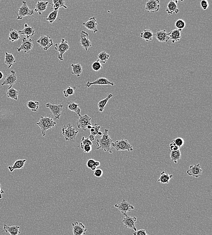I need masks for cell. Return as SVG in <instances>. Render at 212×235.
<instances>
[{
  "label": "cell",
  "mask_w": 212,
  "mask_h": 235,
  "mask_svg": "<svg viewBox=\"0 0 212 235\" xmlns=\"http://www.w3.org/2000/svg\"><path fill=\"white\" fill-rule=\"evenodd\" d=\"M98 85L102 86V85H111L113 86L114 85L113 82L108 81V79L104 77H100L96 79L95 81L90 82V81H88L86 83V86L87 88H89L92 85Z\"/></svg>",
  "instance_id": "obj_18"
},
{
  "label": "cell",
  "mask_w": 212,
  "mask_h": 235,
  "mask_svg": "<svg viewBox=\"0 0 212 235\" xmlns=\"http://www.w3.org/2000/svg\"><path fill=\"white\" fill-rule=\"evenodd\" d=\"M133 234L134 235H148L146 233V232L144 229L139 230L134 232Z\"/></svg>",
  "instance_id": "obj_51"
},
{
  "label": "cell",
  "mask_w": 212,
  "mask_h": 235,
  "mask_svg": "<svg viewBox=\"0 0 212 235\" xmlns=\"http://www.w3.org/2000/svg\"><path fill=\"white\" fill-rule=\"evenodd\" d=\"M52 2H53L52 4L53 7L52 8H51V10L53 9L54 11L59 10V9L61 7H63L66 9L68 8L67 6H65L64 1L63 0H53Z\"/></svg>",
  "instance_id": "obj_33"
},
{
  "label": "cell",
  "mask_w": 212,
  "mask_h": 235,
  "mask_svg": "<svg viewBox=\"0 0 212 235\" xmlns=\"http://www.w3.org/2000/svg\"><path fill=\"white\" fill-rule=\"evenodd\" d=\"M19 94V92L18 90L13 88L12 86H10L7 91V95L8 98L14 100H18V96Z\"/></svg>",
  "instance_id": "obj_31"
},
{
  "label": "cell",
  "mask_w": 212,
  "mask_h": 235,
  "mask_svg": "<svg viewBox=\"0 0 212 235\" xmlns=\"http://www.w3.org/2000/svg\"><path fill=\"white\" fill-rule=\"evenodd\" d=\"M100 126L98 123H95L92 126L91 129H90V134L93 135L94 136H96L97 133L100 130Z\"/></svg>",
  "instance_id": "obj_42"
},
{
  "label": "cell",
  "mask_w": 212,
  "mask_h": 235,
  "mask_svg": "<svg viewBox=\"0 0 212 235\" xmlns=\"http://www.w3.org/2000/svg\"><path fill=\"white\" fill-rule=\"evenodd\" d=\"M200 6L204 10H206L209 7V2L207 0H202L201 1Z\"/></svg>",
  "instance_id": "obj_47"
},
{
  "label": "cell",
  "mask_w": 212,
  "mask_h": 235,
  "mask_svg": "<svg viewBox=\"0 0 212 235\" xmlns=\"http://www.w3.org/2000/svg\"><path fill=\"white\" fill-rule=\"evenodd\" d=\"M4 193V191L2 189V186H1V183H0V199H2V194Z\"/></svg>",
  "instance_id": "obj_52"
},
{
  "label": "cell",
  "mask_w": 212,
  "mask_h": 235,
  "mask_svg": "<svg viewBox=\"0 0 212 235\" xmlns=\"http://www.w3.org/2000/svg\"><path fill=\"white\" fill-rule=\"evenodd\" d=\"M80 44L81 45L86 51L91 47V43L89 38H88V34L87 32L82 31L80 34Z\"/></svg>",
  "instance_id": "obj_16"
},
{
  "label": "cell",
  "mask_w": 212,
  "mask_h": 235,
  "mask_svg": "<svg viewBox=\"0 0 212 235\" xmlns=\"http://www.w3.org/2000/svg\"><path fill=\"white\" fill-rule=\"evenodd\" d=\"M72 226L73 235H84L87 231L82 223H79L78 222L72 223Z\"/></svg>",
  "instance_id": "obj_14"
},
{
  "label": "cell",
  "mask_w": 212,
  "mask_h": 235,
  "mask_svg": "<svg viewBox=\"0 0 212 235\" xmlns=\"http://www.w3.org/2000/svg\"><path fill=\"white\" fill-rule=\"evenodd\" d=\"M182 30L175 29L169 33L170 40H171L172 43L174 44L178 42L181 39V32Z\"/></svg>",
  "instance_id": "obj_24"
},
{
  "label": "cell",
  "mask_w": 212,
  "mask_h": 235,
  "mask_svg": "<svg viewBox=\"0 0 212 235\" xmlns=\"http://www.w3.org/2000/svg\"><path fill=\"white\" fill-rule=\"evenodd\" d=\"M113 96V95L111 94H108L107 95V97L105 98V99H102V100H100L99 101V103L98 104V108H99V111L100 112H102L104 111L105 106H106V104L108 103V100Z\"/></svg>",
  "instance_id": "obj_34"
},
{
  "label": "cell",
  "mask_w": 212,
  "mask_h": 235,
  "mask_svg": "<svg viewBox=\"0 0 212 235\" xmlns=\"http://www.w3.org/2000/svg\"><path fill=\"white\" fill-rule=\"evenodd\" d=\"M200 166V164L190 165L189 168L187 170V174L189 176L193 177H200L202 173V169Z\"/></svg>",
  "instance_id": "obj_13"
},
{
  "label": "cell",
  "mask_w": 212,
  "mask_h": 235,
  "mask_svg": "<svg viewBox=\"0 0 212 235\" xmlns=\"http://www.w3.org/2000/svg\"><path fill=\"white\" fill-rule=\"evenodd\" d=\"M69 48L70 46L68 45V41L64 39L61 40V43L55 44V50L59 53L58 59L60 61H63V54L69 50Z\"/></svg>",
  "instance_id": "obj_5"
},
{
  "label": "cell",
  "mask_w": 212,
  "mask_h": 235,
  "mask_svg": "<svg viewBox=\"0 0 212 235\" xmlns=\"http://www.w3.org/2000/svg\"><path fill=\"white\" fill-rule=\"evenodd\" d=\"M16 62V59L12 54H9L7 52H5V63L8 66V69L11 68L13 64Z\"/></svg>",
  "instance_id": "obj_29"
},
{
  "label": "cell",
  "mask_w": 212,
  "mask_h": 235,
  "mask_svg": "<svg viewBox=\"0 0 212 235\" xmlns=\"http://www.w3.org/2000/svg\"><path fill=\"white\" fill-rule=\"evenodd\" d=\"M92 68L95 72H98L102 68L101 63L98 60L95 61L92 64Z\"/></svg>",
  "instance_id": "obj_44"
},
{
  "label": "cell",
  "mask_w": 212,
  "mask_h": 235,
  "mask_svg": "<svg viewBox=\"0 0 212 235\" xmlns=\"http://www.w3.org/2000/svg\"><path fill=\"white\" fill-rule=\"evenodd\" d=\"M37 42L45 51H47L53 45V40L49 36L42 35L37 40Z\"/></svg>",
  "instance_id": "obj_10"
},
{
  "label": "cell",
  "mask_w": 212,
  "mask_h": 235,
  "mask_svg": "<svg viewBox=\"0 0 212 235\" xmlns=\"http://www.w3.org/2000/svg\"><path fill=\"white\" fill-rule=\"evenodd\" d=\"M170 158L171 161H173L175 163H177L181 158L180 150L171 151L170 154Z\"/></svg>",
  "instance_id": "obj_37"
},
{
  "label": "cell",
  "mask_w": 212,
  "mask_h": 235,
  "mask_svg": "<svg viewBox=\"0 0 212 235\" xmlns=\"http://www.w3.org/2000/svg\"><path fill=\"white\" fill-rule=\"evenodd\" d=\"M177 2L176 1H170L168 3L166 11L169 15H175L180 13Z\"/></svg>",
  "instance_id": "obj_20"
},
{
  "label": "cell",
  "mask_w": 212,
  "mask_h": 235,
  "mask_svg": "<svg viewBox=\"0 0 212 235\" xmlns=\"http://www.w3.org/2000/svg\"><path fill=\"white\" fill-rule=\"evenodd\" d=\"M91 127H92V125H88V126L87 127V129H91Z\"/></svg>",
  "instance_id": "obj_56"
},
{
  "label": "cell",
  "mask_w": 212,
  "mask_h": 235,
  "mask_svg": "<svg viewBox=\"0 0 212 235\" xmlns=\"http://www.w3.org/2000/svg\"><path fill=\"white\" fill-rule=\"evenodd\" d=\"M20 39V34L18 33V31L14 29H11L9 35V41L13 42L18 41Z\"/></svg>",
  "instance_id": "obj_35"
},
{
  "label": "cell",
  "mask_w": 212,
  "mask_h": 235,
  "mask_svg": "<svg viewBox=\"0 0 212 235\" xmlns=\"http://www.w3.org/2000/svg\"><path fill=\"white\" fill-rule=\"evenodd\" d=\"M39 104H40V103L38 101L30 100V101L27 102V106L28 108L31 109L33 112H36L38 110V108H39Z\"/></svg>",
  "instance_id": "obj_36"
},
{
  "label": "cell",
  "mask_w": 212,
  "mask_h": 235,
  "mask_svg": "<svg viewBox=\"0 0 212 235\" xmlns=\"http://www.w3.org/2000/svg\"><path fill=\"white\" fill-rule=\"evenodd\" d=\"M72 68V74L76 75L77 77H79L82 72V67L80 63L72 64L71 65Z\"/></svg>",
  "instance_id": "obj_32"
},
{
  "label": "cell",
  "mask_w": 212,
  "mask_h": 235,
  "mask_svg": "<svg viewBox=\"0 0 212 235\" xmlns=\"http://www.w3.org/2000/svg\"><path fill=\"white\" fill-rule=\"evenodd\" d=\"M26 161V159L18 160L15 161L12 166H9L8 168L11 172H12L15 170L22 169L24 167Z\"/></svg>",
  "instance_id": "obj_26"
},
{
  "label": "cell",
  "mask_w": 212,
  "mask_h": 235,
  "mask_svg": "<svg viewBox=\"0 0 212 235\" xmlns=\"http://www.w3.org/2000/svg\"><path fill=\"white\" fill-rule=\"evenodd\" d=\"M108 129H105L104 132L102 133V137L97 139L95 141V144L98 146L96 150L102 149L105 152L112 153L111 146L113 142V139H111L108 134Z\"/></svg>",
  "instance_id": "obj_1"
},
{
  "label": "cell",
  "mask_w": 212,
  "mask_h": 235,
  "mask_svg": "<svg viewBox=\"0 0 212 235\" xmlns=\"http://www.w3.org/2000/svg\"><path fill=\"white\" fill-rule=\"evenodd\" d=\"M111 146L116 151H133L132 146L127 140L122 139L116 141L114 142H112Z\"/></svg>",
  "instance_id": "obj_4"
},
{
  "label": "cell",
  "mask_w": 212,
  "mask_h": 235,
  "mask_svg": "<svg viewBox=\"0 0 212 235\" xmlns=\"http://www.w3.org/2000/svg\"><path fill=\"white\" fill-rule=\"evenodd\" d=\"M4 74L2 72H0V80H2Z\"/></svg>",
  "instance_id": "obj_55"
},
{
  "label": "cell",
  "mask_w": 212,
  "mask_h": 235,
  "mask_svg": "<svg viewBox=\"0 0 212 235\" xmlns=\"http://www.w3.org/2000/svg\"><path fill=\"white\" fill-rule=\"evenodd\" d=\"M89 138V140H90V141H93L95 140V136H94L93 135L90 134V135L89 136V138Z\"/></svg>",
  "instance_id": "obj_53"
},
{
  "label": "cell",
  "mask_w": 212,
  "mask_h": 235,
  "mask_svg": "<svg viewBox=\"0 0 212 235\" xmlns=\"http://www.w3.org/2000/svg\"><path fill=\"white\" fill-rule=\"evenodd\" d=\"M109 58V55L105 51H102L100 52L98 55V60L101 63L104 64L107 62V60Z\"/></svg>",
  "instance_id": "obj_38"
},
{
  "label": "cell",
  "mask_w": 212,
  "mask_h": 235,
  "mask_svg": "<svg viewBox=\"0 0 212 235\" xmlns=\"http://www.w3.org/2000/svg\"><path fill=\"white\" fill-rule=\"evenodd\" d=\"M59 10H56L51 12L49 14L48 17L46 18V20L48 21L50 23H53L57 19L58 17Z\"/></svg>",
  "instance_id": "obj_39"
},
{
  "label": "cell",
  "mask_w": 212,
  "mask_h": 235,
  "mask_svg": "<svg viewBox=\"0 0 212 235\" xmlns=\"http://www.w3.org/2000/svg\"><path fill=\"white\" fill-rule=\"evenodd\" d=\"M49 2L44 1H39L36 5L35 11L38 13L39 15H42V13L47 9V6L49 4Z\"/></svg>",
  "instance_id": "obj_25"
},
{
  "label": "cell",
  "mask_w": 212,
  "mask_h": 235,
  "mask_svg": "<svg viewBox=\"0 0 212 235\" xmlns=\"http://www.w3.org/2000/svg\"><path fill=\"white\" fill-rule=\"evenodd\" d=\"M82 150H83L84 152L87 153H89L92 150V147H91V146L86 145L84 146H83Z\"/></svg>",
  "instance_id": "obj_50"
},
{
  "label": "cell",
  "mask_w": 212,
  "mask_h": 235,
  "mask_svg": "<svg viewBox=\"0 0 212 235\" xmlns=\"http://www.w3.org/2000/svg\"><path fill=\"white\" fill-rule=\"evenodd\" d=\"M171 141L173 142L176 146L181 148L184 144V140L183 138L181 137H178L175 138L174 139Z\"/></svg>",
  "instance_id": "obj_45"
},
{
  "label": "cell",
  "mask_w": 212,
  "mask_h": 235,
  "mask_svg": "<svg viewBox=\"0 0 212 235\" xmlns=\"http://www.w3.org/2000/svg\"><path fill=\"white\" fill-rule=\"evenodd\" d=\"M36 124L41 128L42 136L45 137L46 136V132L54 127L56 124V122L52 117L41 116L39 122H36Z\"/></svg>",
  "instance_id": "obj_2"
},
{
  "label": "cell",
  "mask_w": 212,
  "mask_h": 235,
  "mask_svg": "<svg viewBox=\"0 0 212 235\" xmlns=\"http://www.w3.org/2000/svg\"><path fill=\"white\" fill-rule=\"evenodd\" d=\"M96 22L95 17H92L90 18L87 22L82 23V25L89 31H92L93 33H95L98 32L97 23Z\"/></svg>",
  "instance_id": "obj_19"
},
{
  "label": "cell",
  "mask_w": 212,
  "mask_h": 235,
  "mask_svg": "<svg viewBox=\"0 0 212 235\" xmlns=\"http://www.w3.org/2000/svg\"><path fill=\"white\" fill-rule=\"evenodd\" d=\"M4 230L6 233H8L11 235H18L21 233L19 231L20 227L18 226H12L9 227L7 225L3 224Z\"/></svg>",
  "instance_id": "obj_23"
},
{
  "label": "cell",
  "mask_w": 212,
  "mask_h": 235,
  "mask_svg": "<svg viewBox=\"0 0 212 235\" xmlns=\"http://www.w3.org/2000/svg\"><path fill=\"white\" fill-rule=\"evenodd\" d=\"M34 14L33 10L29 8L26 2L23 1L22 5L18 9L17 18L18 20H22L23 18L27 16H31Z\"/></svg>",
  "instance_id": "obj_6"
},
{
  "label": "cell",
  "mask_w": 212,
  "mask_h": 235,
  "mask_svg": "<svg viewBox=\"0 0 212 235\" xmlns=\"http://www.w3.org/2000/svg\"><path fill=\"white\" fill-rule=\"evenodd\" d=\"M94 175L96 177H100L103 175V171L100 169H97L95 170Z\"/></svg>",
  "instance_id": "obj_49"
},
{
  "label": "cell",
  "mask_w": 212,
  "mask_h": 235,
  "mask_svg": "<svg viewBox=\"0 0 212 235\" xmlns=\"http://www.w3.org/2000/svg\"><path fill=\"white\" fill-rule=\"evenodd\" d=\"M172 175H169L167 173L164 171L161 172L159 179L158 180V181L160 182L161 184H169L170 180L172 178Z\"/></svg>",
  "instance_id": "obj_28"
},
{
  "label": "cell",
  "mask_w": 212,
  "mask_h": 235,
  "mask_svg": "<svg viewBox=\"0 0 212 235\" xmlns=\"http://www.w3.org/2000/svg\"><path fill=\"white\" fill-rule=\"evenodd\" d=\"M154 36V35L152 31L148 29L144 30L143 31L141 32L140 34L141 38L147 42L152 41Z\"/></svg>",
  "instance_id": "obj_27"
},
{
  "label": "cell",
  "mask_w": 212,
  "mask_h": 235,
  "mask_svg": "<svg viewBox=\"0 0 212 235\" xmlns=\"http://www.w3.org/2000/svg\"><path fill=\"white\" fill-rule=\"evenodd\" d=\"M81 142L80 143V146H81V149H82L83 146H84L86 145H89L92 146V141H90L89 140V138H85L84 137H82V138H81Z\"/></svg>",
  "instance_id": "obj_46"
},
{
  "label": "cell",
  "mask_w": 212,
  "mask_h": 235,
  "mask_svg": "<svg viewBox=\"0 0 212 235\" xmlns=\"http://www.w3.org/2000/svg\"><path fill=\"white\" fill-rule=\"evenodd\" d=\"M34 44L33 40L31 39H27L26 38L23 37L22 39V43L21 46L17 48L18 52H21L23 51L24 53L27 54L30 53L31 50L33 49Z\"/></svg>",
  "instance_id": "obj_7"
},
{
  "label": "cell",
  "mask_w": 212,
  "mask_h": 235,
  "mask_svg": "<svg viewBox=\"0 0 212 235\" xmlns=\"http://www.w3.org/2000/svg\"><path fill=\"white\" fill-rule=\"evenodd\" d=\"M46 107L50 109L54 116V119H59L60 118L63 110V104H54L47 103L46 104Z\"/></svg>",
  "instance_id": "obj_8"
},
{
  "label": "cell",
  "mask_w": 212,
  "mask_h": 235,
  "mask_svg": "<svg viewBox=\"0 0 212 235\" xmlns=\"http://www.w3.org/2000/svg\"><path fill=\"white\" fill-rule=\"evenodd\" d=\"M91 117L87 114L81 116L77 121V127L79 129H81L82 131H86L88 125H91Z\"/></svg>",
  "instance_id": "obj_11"
},
{
  "label": "cell",
  "mask_w": 212,
  "mask_h": 235,
  "mask_svg": "<svg viewBox=\"0 0 212 235\" xmlns=\"http://www.w3.org/2000/svg\"><path fill=\"white\" fill-rule=\"evenodd\" d=\"M17 82V76L16 72L14 70H11V73L7 75L4 81L2 83V86L5 85H10V86H12Z\"/></svg>",
  "instance_id": "obj_15"
},
{
  "label": "cell",
  "mask_w": 212,
  "mask_h": 235,
  "mask_svg": "<svg viewBox=\"0 0 212 235\" xmlns=\"http://www.w3.org/2000/svg\"><path fill=\"white\" fill-rule=\"evenodd\" d=\"M157 40L161 43H167L170 40L169 33H166V30H157L156 35H154Z\"/></svg>",
  "instance_id": "obj_21"
},
{
  "label": "cell",
  "mask_w": 212,
  "mask_h": 235,
  "mask_svg": "<svg viewBox=\"0 0 212 235\" xmlns=\"http://www.w3.org/2000/svg\"><path fill=\"white\" fill-rule=\"evenodd\" d=\"M186 23L184 20L182 19H178L177 20L175 24V26L177 29L179 30H182L186 27Z\"/></svg>",
  "instance_id": "obj_41"
},
{
  "label": "cell",
  "mask_w": 212,
  "mask_h": 235,
  "mask_svg": "<svg viewBox=\"0 0 212 235\" xmlns=\"http://www.w3.org/2000/svg\"><path fill=\"white\" fill-rule=\"evenodd\" d=\"M114 207L117 208L123 215L127 216V213L132 210L134 209V207L129 203L127 202L124 199L119 204L114 205Z\"/></svg>",
  "instance_id": "obj_9"
},
{
  "label": "cell",
  "mask_w": 212,
  "mask_h": 235,
  "mask_svg": "<svg viewBox=\"0 0 212 235\" xmlns=\"http://www.w3.org/2000/svg\"><path fill=\"white\" fill-rule=\"evenodd\" d=\"M100 163L99 161H95V165L96 167H98L100 165Z\"/></svg>",
  "instance_id": "obj_54"
},
{
  "label": "cell",
  "mask_w": 212,
  "mask_h": 235,
  "mask_svg": "<svg viewBox=\"0 0 212 235\" xmlns=\"http://www.w3.org/2000/svg\"><path fill=\"white\" fill-rule=\"evenodd\" d=\"M18 33L20 35H25L28 39L35 35V30L33 27L28 26L27 24H25L24 29L22 31H18Z\"/></svg>",
  "instance_id": "obj_22"
},
{
  "label": "cell",
  "mask_w": 212,
  "mask_h": 235,
  "mask_svg": "<svg viewBox=\"0 0 212 235\" xmlns=\"http://www.w3.org/2000/svg\"><path fill=\"white\" fill-rule=\"evenodd\" d=\"M62 132L66 141L74 140L78 133V131H77L70 123H68L67 126L64 125L62 128Z\"/></svg>",
  "instance_id": "obj_3"
},
{
  "label": "cell",
  "mask_w": 212,
  "mask_h": 235,
  "mask_svg": "<svg viewBox=\"0 0 212 235\" xmlns=\"http://www.w3.org/2000/svg\"><path fill=\"white\" fill-rule=\"evenodd\" d=\"M86 166L89 168H90L92 171H95L97 168L95 165V161L94 160L90 159L88 160L86 162Z\"/></svg>",
  "instance_id": "obj_43"
},
{
  "label": "cell",
  "mask_w": 212,
  "mask_h": 235,
  "mask_svg": "<svg viewBox=\"0 0 212 235\" xmlns=\"http://www.w3.org/2000/svg\"><path fill=\"white\" fill-rule=\"evenodd\" d=\"M169 146L170 149L171 150V151H176L180 150V148L172 141H171V143L170 144Z\"/></svg>",
  "instance_id": "obj_48"
},
{
  "label": "cell",
  "mask_w": 212,
  "mask_h": 235,
  "mask_svg": "<svg viewBox=\"0 0 212 235\" xmlns=\"http://www.w3.org/2000/svg\"><path fill=\"white\" fill-rule=\"evenodd\" d=\"M137 221V218L136 217L127 216L123 219L122 221L124 226L128 228L131 229L136 232L137 229L136 228V223Z\"/></svg>",
  "instance_id": "obj_17"
},
{
  "label": "cell",
  "mask_w": 212,
  "mask_h": 235,
  "mask_svg": "<svg viewBox=\"0 0 212 235\" xmlns=\"http://www.w3.org/2000/svg\"><path fill=\"white\" fill-rule=\"evenodd\" d=\"M158 0H149L145 4V10L147 12L156 13L158 12L160 6Z\"/></svg>",
  "instance_id": "obj_12"
},
{
  "label": "cell",
  "mask_w": 212,
  "mask_h": 235,
  "mask_svg": "<svg viewBox=\"0 0 212 235\" xmlns=\"http://www.w3.org/2000/svg\"><path fill=\"white\" fill-rule=\"evenodd\" d=\"M98 136H102V132H98V133H97V135Z\"/></svg>",
  "instance_id": "obj_57"
},
{
  "label": "cell",
  "mask_w": 212,
  "mask_h": 235,
  "mask_svg": "<svg viewBox=\"0 0 212 235\" xmlns=\"http://www.w3.org/2000/svg\"><path fill=\"white\" fill-rule=\"evenodd\" d=\"M76 87H71L69 86L66 90H63V93L64 96L66 98H68L70 95H73L75 93V90H76Z\"/></svg>",
  "instance_id": "obj_40"
},
{
  "label": "cell",
  "mask_w": 212,
  "mask_h": 235,
  "mask_svg": "<svg viewBox=\"0 0 212 235\" xmlns=\"http://www.w3.org/2000/svg\"><path fill=\"white\" fill-rule=\"evenodd\" d=\"M68 104V108L69 110L71 111H73V112H75L76 113H77V115L81 117V108H79V106H80V104H77L76 103H74V102H69L67 103Z\"/></svg>",
  "instance_id": "obj_30"
}]
</instances>
